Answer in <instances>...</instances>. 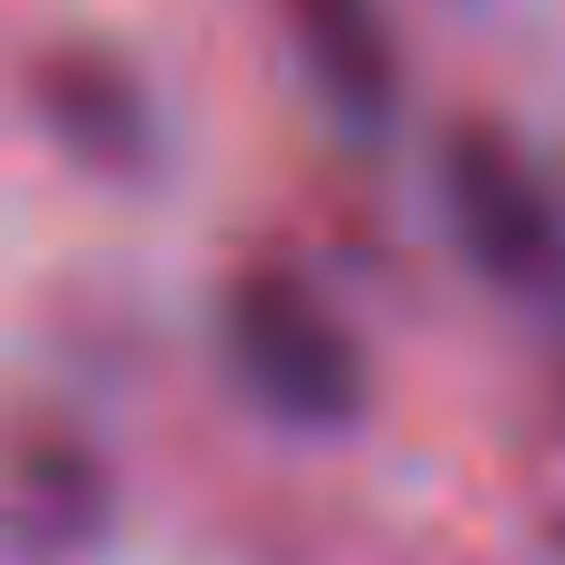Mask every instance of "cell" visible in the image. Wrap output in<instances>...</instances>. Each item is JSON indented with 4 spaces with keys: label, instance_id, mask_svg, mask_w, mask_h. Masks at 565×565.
Returning <instances> with one entry per match:
<instances>
[{
    "label": "cell",
    "instance_id": "obj_1",
    "mask_svg": "<svg viewBox=\"0 0 565 565\" xmlns=\"http://www.w3.org/2000/svg\"><path fill=\"white\" fill-rule=\"evenodd\" d=\"M217 349L241 395L295 434H341L372 403V364L356 333L295 271H271V264L233 271L217 302Z\"/></svg>",
    "mask_w": 565,
    "mask_h": 565
},
{
    "label": "cell",
    "instance_id": "obj_2",
    "mask_svg": "<svg viewBox=\"0 0 565 565\" xmlns=\"http://www.w3.org/2000/svg\"><path fill=\"white\" fill-rule=\"evenodd\" d=\"M434 186H441V217H449V233L480 279L534 295L565 271L557 202L503 125H480V117L449 125L441 156H434Z\"/></svg>",
    "mask_w": 565,
    "mask_h": 565
},
{
    "label": "cell",
    "instance_id": "obj_3",
    "mask_svg": "<svg viewBox=\"0 0 565 565\" xmlns=\"http://www.w3.org/2000/svg\"><path fill=\"white\" fill-rule=\"evenodd\" d=\"M32 109H40L47 140L63 156H78L86 171L140 179L156 163V102L132 78V63L109 47H86V40L47 47L32 63Z\"/></svg>",
    "mask_w": 565,
    "mask_h": 565
},
{
    "label": "cell",
    "instance_id": "obj_4",
    "mask_svg": "<svg viewBox=\"0 0 565 565\" xmlns=\"http://www.w3.org/2000/svg\"><path fill=\"white\" fill-rule=\"evenodd\" d=\"M279 24L318 86V102L356 132L380 140L395 125V94H403V63H395V32L380 0H279Z\"/></svg>",
    "mask_w": 565,
    "mask_h": 565
},
{
    "label": "cell",
    "instance_id": "obj_5",
    "mask_svg": "<svg viewBox=\"0 0 565 565\" xmlns=\"http://www.w3.org/2000/svg\"><path fill=\"white\" fill-rule=\"evenodd\" d=\"M109 526V472L71 434H24L9 465V542L17 565H63Z\"/></svg>",
    "mask_w": 565,
    "mask_h": 565
}]
</instances>
